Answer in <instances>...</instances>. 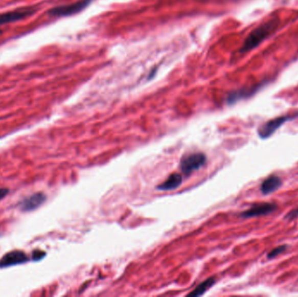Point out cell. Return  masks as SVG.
Here are the masks:
<instances>
[{
	"mask_svg": "<svg viewBox=\"0 0 298 297\" xmlns=\"http://www.w3.org/2000/svg\"><path fill=\"white\" fill-rule=\"evenodd\" d=\"M206 162V156L203 153H195L184 156L180 163V168L183 174L189 176L193 172L199 170Z\"/></svg>",
	"mask_w": 298,
	"mask_h": 297,
	"instance_id": "3957f363",
	"label": "cell"
},
{
	"mask_svg": "<svg viewBox=\"0 0 298 297\" xmlns=\"http://www.w3.org/2000/svg\"><path fill=\"white\" fill-rule=\"evenodd\" d=\"M8 194H9V189H0V200H3Z\"/></svg>",
	"mask_w": 298,
	"mask_h": 297,
	"instance_id": "9a60e30c",
	"label": "cell"
},
{
	"mask_svg": "<svg viewBox=\"0 0 298 297\" xmlns=\"http://www.w3.org/2000/svg\"><path fill=\"white\" fill-rule=\"evenodd\" d=\"M215 283H216V279L215 278H209V279L204 281L203 283H201L200 285L198 286L197 288H195L192 293L189 294V295H191V296H200L201 294H203L205 292H207L208 289H210Z\"/></svg>",
	"mask_w": 298,
	"mask_h": 297,
	"instance_id": "8fae6325",
	"label": "cell"
},
{
	"mask_svg": "<svg viewBox=\"0 0 298 297\" xmlns=\"http://www.w3.org/2000/svg\"><path fill=\"white\" fill-rule=\"evenodd\" d=\"M29 261L27 254L21 250H13L6 254L0 259V268H9L16 265L24 264Z\"/></svg>",
	"mask_w": 298,
	"mask_h": 297,
	"instance_id": "52a82bcc",
	"label": "cell"
},
{
	"mask_svg": "<svg viewBox=\"0 0 298 297\" xmlns=\"http://www.w3.org/2000/svg\"><path fill=\"white\" fill-rule=\"evenodd\" d=\"M182 183V176L180 174H173L164 182L159 184L157 189L159 191H171L179 188Z\"/></svg>",
	"mask_w": 298,
	"mask_h": 297,
	"instance_id": "30bf717a",
	"label": "cell"
},
{
	"mask_svg": "<svg viewBox=\"0 0 298 297\" xmlns=\"http://www.w3.org/2000/svg\"><path fill=\"white\" fill-rule=\"evenodd\" d=\"M47 200V195L43 193H36L26 198L20 202V209L23 212H32L33 210L39 209Z\"/></svg>",
	"mask_w": 298,
	"mask_h": 297,
	"instance_id": "ba28073f",
	"label": "cell"
},
{
	"mask_svg": "<svg viewBox=\"0 0 298 297\" xmlns=\"http://www.w3.org/2000/svg\"><path fill=\"white\" fill-rule=\"evenodd\" d=\"M45 253L42 250L36 249L33 252V261L34 262H39L40 260L44 258Z\"/></svg>",
	"mask_w": 298,
	"mask_h": 297,
	"instance_id": "4fadbf2b",
	"label": "cell"
},
{
	"mask_svg": "<svg viewBox=\"0 0 298 297\" xmlns=\"http://www.w3.org/2000/svg\"><path fill=\"white\" fill-rule=\"evenodd\" d=\"M298 217V208L297 209H294V210H291L289 211L288 214H287L286 216H285V219L286 220H293L295 218Z\"/></svg>",
	"mask_w": 298,
	"mask_h": 297,
	"instance_id": "5bb4252c",
	"label": "cell"
},
{
	"mask_svg": "<svg viewBox=\"0 0 298 297\" xmlns=\"http://www.w3.org/2000/svg\"><path fill=\"white\" fill-rule=\"evenodd\" d=\"M282 185H283V180L280 177L276 174H272L263 180L261 184L260 189L263 194L268 195V194H273L274 192L280 189Z\"/></svg>",
	"mask_w": 298,
	"mask_h": 297,
	"instance_id": "9c48e42d",
	"label": "cell"
},
{
	"mask_svg": "<svg viewBox=\"0 0 298 297\" xmlns=\"http://www.w3.org/2000/svg\"><path fill=\"white\" fill-rule=\"evenodd\" d=\"M35 12L36 8L34 7H24V8H20V9L2 13V14H0V27H2L4 25L14 23L17 21L25 19L27 17L34 14Z\"/></svg>",
	"mask_w": 298,
	"mask_h": 297,
	"instance_id": "5b68a950",
	"label": "cell"
},
{
	"mask_svg": "<svg viewBox=\"0 0 298 297\" xmlns=\"http://www.w3.org/2000/svg\"><path fill=\"white\" fill-rule=\"evenodd\" d=\"M91 0H80L76 3L67 5V6H57L51 9L48 13L53 17H68L72 15L76 14L85 9Z\"/></svg>",
	"mask_w": 298,
	"mask_h": 297,
	"instance_id": "277c9868",
	"label": "cell"
},
{
	"mask_svg": "<svg viewBox=\"0 0 298 297\" xmlns=\"http://www.w3.org/2000/svg\"><path fill=\"white\" fill-rule=\"evenodd\" d=\"M298 112H295L294 115H284L278 118L273 119L270 121H267L265 123L263 124L261 127L258 128V135L260 138L263 140L269 139L270 136L273 135L274 132H277L283 125L287 121H292L294 119L297 118Z\"/></svg>",
	"mask_w": 298,
	"mask_h": 297,
	"instance_id": "7a4b0ae2",
	"label": "cell"
},
{
	"mask_svg": "<svg viewBox=\"0 0 298 297\" xmlns=\"http://www.w3.org/2000/svg\"><path fill=\"white\" fill-rule=\"evenodd\" d=\"M2 33V32H1V30H0V33Z\"/></svg>",
	"mask_w": 298,
	"mask_h": 297,
	"instance_id": "2e32d148",
	"label": "cell"
},
{
	"mask_svg": "<svg viewBox=\"0 0 298 297\" xmlns=\"http://www.w3.org/2000/svg\"><path fill=\"white\" fill-rule=\"evenodd\" d=\"M278 209V205L274 203L261 202L256 203L254 205L241 214L242 218H253L268 215L274 213Z\"/></svg>",
	"mask_w": 298,
	"mask_h": 297,
	"instance_id": "8992f818",
	"label": "cell"
},
{
	"mask_svg": "<svg viewBox=\"0 0 298 297\" xmlns=\"http://www.w3.org/2000/svg\"><path fill=\"white\" fill-rule=\"evenodd\" d=\"M278 18H272L266 21L263 24L260 25L256 29L253 30L245 39V41L242 44V48L240 49L241 53H248L255 48H257L263 40L271 35L277 30L279 25Z\"/></svg>",
	"mask_w": 298,
	"mask_h": 297,
	"instance_id": "6da1fadb",
	"label": "cell"
},
{
	"mask_svg": "<svg viewBox=\"0 0 298 297\" xmlns=\"http://www.w3.org/2000/svg\"><path fill=\"white\" fill-rule=\"evenodd\" d=\"M287 249H288V245H280V246L273 248L271 251H269L267 255V258L269 260L274 259L277 256H280L281 254L284 253Z\"/></svg>",
	"mask_w": 298,
	"mask_h": 297,
	"instance_id": "7c38bea8",
	"label": "cell"
}]
</instances>
